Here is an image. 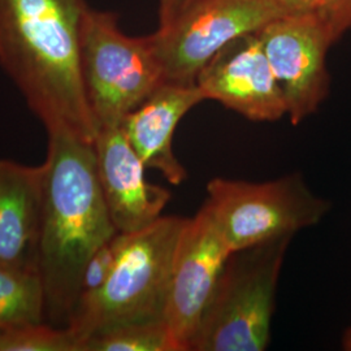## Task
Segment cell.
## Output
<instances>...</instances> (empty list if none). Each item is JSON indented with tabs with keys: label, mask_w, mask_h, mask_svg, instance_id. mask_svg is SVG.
<instances>
[{
	"label": "cell",
	"mask_w": 351,
	"mask_h": 351,
	"mask_svg": "<svg viewBox=\"0 0 351 351\" xmlns=\"http://www.w3.org/2000/svg\"><path fill=\"white\" fill-rule=\"evenodd\" d=\"M86 0H0V65L49 136L94 142L81 72Z\"/></svg>",
	"instance_id": "1"
},
{
	"label": "cell",
	"mask_w": 351,
	"mask_h": 351,
	"mask_svg": "<svg viewBox=\"0 0 351 351\" xmlns=\"http://www.w3.org/2000/svg\"><path fill=\"white\" fill-rule=\"evenodd\" d=\"M38 275L46 295V317L66 326L80 297L91 255L119 232L113 226L97 173L94 142L49 136Z\"/></svg>",
	"instance_id": "2"
},
{
	"label": "cell",
	"mask_w": 351,
	"mask_h": 351,
	"mask_svg": "<svg viewBox=\"0 0 351 351\" xmlns=\"http://www.w3.org/2000/svg\"><path fill=\"white\" fill-rule=\"evenodd\" d=\"M186 219L160 216L125 243L107 281L80 298L66 326L81 341L112 326L164 317L176 247ZM82 351V350H81Z\"/></svg>",
	"instance_id": "3"
},
{
	"label": "cell",
	"mask_w": 351,
	"mask_h": 351,
	"mask_svg": "<svg viewBox=\"0 0 351 351\" xmlns=\"http://www.w3.org/2000/svg\"><path fill=\"white\" fill-rule=\"evenodd\" d=\"M291 239L232 252L189 351L267 349L277 284Z\"/></svg>",
	"instance_id": "4"
},
{
	"label": "cell",
	"mask_w": 351,
	"mask_h": 351,
	"mask_svg": "<svg viewBox=\"0 0 351 351\" xmlns=\"http://www.w3.org/2000/svg\"><path fill=\"white\" fill-rule=\"evenodd\" d=\"M81 72L98 129L121 125L165 82L150 38L128 37L113 13L91 8L81 30Z\"/></svg>",
	"instance_id": "5"
},
{
	"label": "cell",
	"mask_w": 351,
	"mask_h": 351,
	"mask_svg": "<svg viewBox=\"0 0 351 351\" xmlns=\"http://www.w3.org/2000/svg\"><path fill=\"white\" fill-rule=\"evenodd\" d=\"M207 195L204 204L232 252L294 236L330 210L298 173L265 182L216 177L207 184Z\"/></svg>",
	"instance_id": "6"
},
{
	"label": "cell",
	"mask_w": 351,
	"mask_h": 351,
	"mask_svg": "<svg viewBox=\"0 0 351 351\" xmlns=\"http://www.w3.org/2000/svg\"><path fill=\"white\" fill-rule=\"evenodd\" d=\"M287 14L277 0H185L150 36L164 81L193 85L226 45Z\"/></svg>",
	"instance_id": "7"
},
{
	"label": "cell",
	"mask_w": 351,
	"mask_h": 351,
	"mask_svg": "<svg viewBox=\"0 0 351 351\" xmlns=\"http://www.w3.org/2000/svg\"><path fill=\"white\" fill-rule=\"evenodd\" d=\"M230 255L213 213L203 204L181 230L164 307V320L182 351L190 350Z\"/></svg>",
	"instance_id": "8"
},
{
	"label": "cell",
	"mask_w": 351,
	"mask_h": 351,
	"mask_svg": "<svg viewBox=\"0 0 351 351\" xmlns=\"http://www.w3.org/2000/svg\"><path fill=\"white\" fill-rule=\"evenodd\" d=\"M293 125L316 112L329 90L326 52L333 45L317 12L288 13L258 33Z\"/></svg>",
	"instance_id": "9"
},
{
	"label": "cell",
	"mask_w": 351,
	"mask_h": 351,
	"mask_svg": "<svg viewBox=\"0 0 351 351\" xmlns=\"http://www.w3.org/2000/svg\"><path fill=\"white\" fill-rule=\"evenodd\" d=\"M206 99L220 101L252 121H276L288 106L256 33L219 51L197 75Z\"/></svg>",
	"instance_id": "10"
},
{
	"label": "cell",
	"mask_w": 351,
	"mask_h": 351,
	"mask_svg": "<svg viewBox=\"0 0 351 351\" xmlns=\"http://www.w3.org/2000/svg\"><path fill=\"white\" fill-rule=\"evenodd\" d=\"M94 150L101 193L116 230L136 233L155 223L171 201V193L147 181V168L121 126L99 129Z\"/></svg>",
	"instance_id": "11"
},
{
	"label": "cell",
	"mask_w": 351,
	"mask_h": 351,
	"mask_svg": "<svg viewBox=\"0 0 351 351\" xmlns=\"http://www.w3.org/2000/svg\"><path fill=\"white\" fill-rule=\"evenodd\" d=\"M43 189V165L0 160V264L30 275H38Z\"/></svg>",
	"instance_id": "12"
},
{
	"label": "cell",
	"mask_w": 351,
	"mask_h": 351,
	"mask_svg": "<svg viewBox=\"0 0 351 351\" xmlns=\"http://www.w3.org/2000/svg\"><path fill=\"white\" fill-rule=\"evenodd\" d=\"M206 101L197 84L164 82L121 123L128 142L146 168L156 169L172 185H181L186 169L173 152L176 128L186 113Z\"/></svg>",
	"instance_id": "13"
},
{
	"label": "cell",
	"mask_w": 351,
	"mask_h": 351,
	"mask_svg": "<svg viewBox=\"0 0 351 351\" xmlns=\"http://www.w3.org/2000/svg\"><path fill=\"white\" fill-rule=\"evenodd\" d=\"M82 351H182L164 317L132 322L98 332Z\"/></svg>",
	"instance_id": "14"
},
{
	"label": "cell",
	"mask_w": 351,
	"mask_h": 351,
	"mask_svg": "<svg viewBox=\"0 0 351 351\" xmlns=\"http://www.w3.org/2000/svg\"><path fill=\"white\" fill-rule=\"evenodd\" d=\"M46 317V295L38 275L0 264V328L40 323Z\"/></svg>",
	"instance_id": "15"
},
{
	"label": "cell",
	"mask_w": 351,
	"mask_h": 351,
	"mask_svg": "<svg viewBox=\"0 0 351 351\" xmlns=\"http://www.w3.org/2000/svg\"><path fill=\"white\" fill-rule=\"evenodd\" d=\"M81 350V341L68 326L40 322L0 328V351Z\"/></svg>",
	"instance_id": "16"
},
{
	"label": "cell",
	"mask_w": 351,
	"mask_h": 351,
	"mask_svg": "<svg viewBox=\"0 0 351 351\" xmlns=\"http://www.w3.org/2000/svg\"><path fill=\"white\" fill-rule=\"evenodd\" d=\"M126 233H117L95 251L85 265L80 282V298L97 291L107 281L125 243Z\"/></svg>",
	"instance_id": "17"
},
{
	"label": "cell",
	"mask_w": 351,
	"mask_h": 351,
	"mask_svg": "<svg viewBox=\"0 0 351 351\" xmlns=\"http://www.w3.org/2000/svg\"><path fill=\"white\" fill-rule=\"evenodd\" d=\"M316 12L333 43L351 29V0H323Z\"/></svg>",
	"instance_id": "18"
},
{
	"label": "cell",
	"mask_w": 351,
	"mask_h": 351,
	"mask_svg": "<svg viewBox=\"0 0 351 351\" xmlns=\"http://www.w3.org/2000/svg\"><path fill=\"white\" fill-rule=\"evenodd\" d=\"M323 0H277L285 13L315 12Z\"/></svg>",
	"instance_id": "19"
},
{
	"label": "cell",
	"mask_w": 351,
	"mask_h": 351,
	"mask_svg": "<svg viewBox=\"0 0 351 351\" xmlns=\"http://www.w3.org/2000/svg\"><path fill=\"white\" fill-rule=\"evenodd\" d=\"M185 0H159V16L160 25L167 24L172 20L177 11L181 8Z\"/></svg>",
	"instance_id": "20"
},
{
	"label": "cell",
	"mask_w": 351,
	"mask_h": 351,
	"mask_svg": "<svg viewBox=\"0 0 351 351\" xmlns=\"http://www.w3.org/2000/svg\"><path fill=\"white\" fill-rule=\"evenodd\" d=\"M342 345L345 350L351 351V326L346 329L345 335H343V339H342Z\"/></svg>",
	"instance_id": "21"
}]
</instances>
